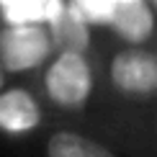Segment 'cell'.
<instances>
[{"mask_svg":"<svg viewBox=\"0 0 157 157\" xmlns=\"http://www.w3.org/2000/svg\"><path fill=\"white\" fill-rule=\"evenodd\" d=\"M52 41L47 23H13L0 31V64L8 75H21L41 67L49 59Z\"/></svg>","mask_w":157,"mask_h":157,"instance_id":"1","label":"cell"},{"mask_svg":"<svg viewBox=\"0 0 157 157\" xmlns=\"http://www.w3.org/2000/svg\"><path fill=\"white\" fill-rule=\"evenodd\" d=\"M44 93L59 108H80L93 93V70L82 52H59L44 72Z\"/></svg>","mask_w":157,"mask_h":157,"instance_id":"2","label":"cell"},{"mask_svg":"<svg viewBox=\"0 0 157 157\" xmlns=\"http://www.w3.org/2000/svg\"><path fill=\"white\" fill-rule=\"evenodd\" d=\"M111 80L121 93L129 95L157 93V54L144 49L119 52L111 62Z\"/></svg>","mask_w":157,"mask_h":157,"instance_id":"3","label":"cell"},{"mask_svg":"<svg viewBox=\"0 0 157 157\" xmlns=\"http://www.w3.org/2000/svg\"><path fill=\"white\" fill-rule=\"evenodd\" d=\"M41 103L29 88H0V134L26 136L41 126Z\"/></svg>","mask_w":157,"mask_h":157,"instance_id":"4","label":"cell"},{"mask_svg":"<svg viewBox=\"0 0 157 157\" xmlns=\"http://www.w3.org/2000/svg\"><path fill=\"white\" fill-rule=\"evenodd\" d=\"M111 29L129 44H139L149 39L155 29L152 10L144 5V0H129V3H116L111 10Z\"/></svg>","mask_w":157,"mask_h":157,"instance_id":"5","label":"cell"},{"mask_svg":"<svg viewBox=\"0 0 157 157\" xmlns=\"http://www.w3.org/2000/svg\"><path fill=\"white\" fill-rule=\"evenodd\" d=\"M47 26H49L52 41H54V47L59 52H85L90 47L88 21H85L70 3L64 5V10Z\"/></svg>","mask_w":157,"mask_h":157,"instance_id":"6","label":"cell"},{"mask_svg":"<svg viewBox=\"0 0 157 157\" xmlns=\"http://www.w3.org/2000/svg\"><path fill=\"white\" fill-rule=\"evenodd\" d=\"M47 157H113L103 144L77 132H54L47 139Z\"/></svg>","mask_w":157,"mask_h":157,"instance_id":"7","label":"cell"},{"mask_svg":"<svg viewBox=\"0 0 157 157\" xmlns=\"http://www.w3.org/2000/svg\"><path fill=\"white\" fill-rule=\"evenodd\" d=\"M70 5L88 23H108L111 10H113V3L111 0H70Z\"/></svg>","mask_w":157,"mask_h":157,"instance_id":"8","label":"cell"},{"mask_svg":"<svg viewBox=\"0 0 157 157\" xmlns=\"http://www.w3.org/2000/svg\"><path fill=\"white\" fill-rule=\"evenodd\" d=\"M39 5H41V16H44V23H52L57 16L64 10V0H39Z\"/></svg>","mask_w":157,"mask_h":157,"instance_id":"9","label":"cell"},{"mask_svg":"<svg viewBox=\"0 0 157 157\" xmlns=\"http://www.w3.org/2000/svg\"><path fill=\"white\" fill-rule=\"evenodd\" d=\"M5 75H8V72H5V70H3V64H0V88L5 85Z\"/></svg>","mask_w":157,"mask_h":157,"instance_id":"10","label":"cell"},{"mask_svg":"<svg viewBox=\"0 0 157 157\" xmlns=\"http://www.w3.org/2000/svg\"><path fill=\"white\" fill-rule=\"evenodd\" d=\"M111 3H113V5H116V3H129V0H111Z\"/></svg>","mask_w":157,"mask_h":157,"instance_id":"11","label":"cell"},{"mask_svg":"<svg viewBox=\"0 0 157 157\" xmlns=\"http://www.w3.org/2000/svg\"><path fill=\"white\" fill-rule=\"evenodd\" d=\"M152 3H155V5H157V0H152Z\"/></svg>","mask_w":157,"mask_h":157,"instance_id":"12","label":"cell"}]
</instances>
